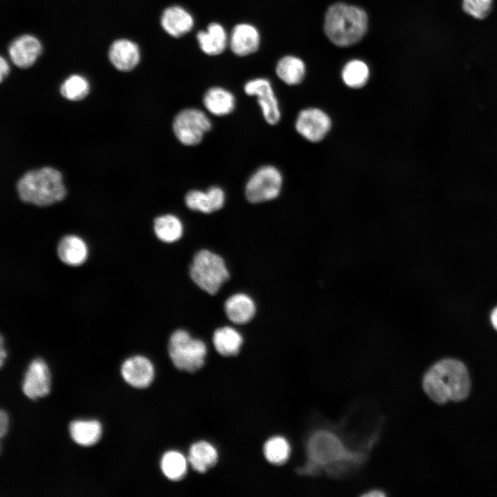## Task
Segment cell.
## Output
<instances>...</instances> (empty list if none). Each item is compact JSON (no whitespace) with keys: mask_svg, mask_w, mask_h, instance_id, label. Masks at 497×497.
Segmentation results:
<instances>
[{"mask_svg":"<svg viewBox=\"0 0 497 497\" xmlns=\"http://www.w3.org/2000/svg\"><path fill=\"white\" fill-rule=\"evenodd\" d=\"M422 386L434 402L444 404L449 400L465 399L469 391L470 381L465 366L454 359H445L434 364L425 373Z\"/></svg>","mask_w":497,"mask_h":497,"instance_id":"6da1fadb","label":"cell"},{"mask_svg":"<svg viewBox=\"0 0 497 497\" xmlns=\"http://www.w3.org/2000/svg\"><path fill=\"white\" fill-rule=\"evenodd\" d=\"M369 26L366 11L344 2L331 4L327 10L323 23L327 39L338 47H349L359 42Z\"/></svg>","mask_w":497,"mask_h":497,"instance_id":"7a4b0ae2","label":"cell"},{"mask_svg":"<svg viewBox=\"0 0 497 497\" xmlns=\"http://www.w3.org/2000/svg\"><path fill=\"white\" fill-rule=\"evenodd\" d=\"M20 199L38 206H47L64 199L66 190L61 173L46 166L26 173L17 183Z\"/></svg>","mask_w":497,"mask_h":497,"instance_id":"3957f363","label":"cell"},{"mask_svg":"<svg viewBox=\"0 0 497 497\" xmlns=\"http://www.w3.org/2000/svg\"><path fill=\"white\" fill-rule=\"evenodd\" d=\"M190 276L201 289L215 295L228 280L230 275L222 257L203 249L193 257L190 266Z\"/></svg>","mask_w":497,"mask_h":497,"instance_id":"277c9868","label":"cell"},{"mask_svg":"<svg viewBox=\"0 0 497 497\" xmlns=\"http://www.w3.org/2000/svg\"><path fill=\"white\" fill-rule=\"evenodd\" d=\"M168 351L177 369L194 373L204 366L207 348L202 340L193 338L185 330L178 329L169 338Z\"/></svg>","mask_w":497,"mask_h":497,"instance_id":"5b68a950","label":"cell"},{"mask_svg":"<svg viewBox=\"0 0 497 497\" xmlns=\"http://www.w3.org/2000/svg\"><path fill=\"white\" fill-rule=\"evenodd\" d=\"M307 453L310 460L320 466L351 459L355 455L349 452L340 440L327 431H318L311 436L307 443Z\"/></svg>","mask_w":497,"mask_h":497,"instance_id":"8992f818","label":"cell"},{"mask_svg":"<svg viewBox=\"0 0 497 497\" xmlns=\"http://www.w3.org/2000/svg\"><path fill=\"white\" fill-rule=\"evenodd\" d=\"M282 175L275 166L260 167L245 186V196L251 203H260L276 198L282 186Z\"/></svg>","mask_w":497,"mask_h":497,"instance_id":"52a82bcc","label":"cell"},{"mask_svg":"<svg viewBox=\"0 0 497 497\" xmlns=\"http://www.w3.org/2000/svg\"><path fill=\"white\" fill-rule=\"evenodd\" d=\"M211 127V121L208 116L201 110L193 108L179 112L173 122L175 137L186 146L199 144L204 134L209 131Z\"/></svg>","mask_w":497,"mask_h":497,"instance_id":"ba28073f","label":"cell"},{"mask_svg":"<svg viewBox=\"0 0 497 497\" xmlns=\"http://www.w3.org/2000/svg\"><path fill=\"white\" fill-rule=\"evenodd\" d=\"M331 120L322 110L307 108L298 115L295 123L297 132L305 139L318 142L323 139L330 130Z\"/></svg>","mask_w":497,"mask_h":497,"instance_id":"9c48e42d","label":"cell"},{"mask_svg":"<svg viewBox=\"0 0 497 497\" xmlns=\"http://www.w3.org/2000/svg\"><path fill=\"white\" fill-rule=\"evenodd\" d=\"M244 92L249 96H256L266 121L276 124L280 119L281 113L277 99L271 82L266 78H255L247 81Z\"/></svg>","mask_w":497,"mask_h":497,"instance_id":"30bf717a","label":"cell"},{"mask_svg":"<svg viewBox=\"0 0 497 497\" xmlns=\"http://www.w3.org/2000/svg\"><path fill=\"white\" fill-rule=\"evenodd\" d=\"M50 372L46 362L40 358L32 360L22 381L23 393L31 400L45 397L50 392Z\"/></svg>","mask_w":497,"mask_h":497,"instance_id":"8fae6325","label":"cell"},{"mask_svg":"<svg viewBox=\"0 0 497 497\" xmlns=\"http://www.w3.org/2000/svg\"><path fill=\"white\" fill-rule=\"evenodd\" d=\"M121 373L124 380L131 387L144 389L148 387L155 376V369L149 359L143 355L127 358L122 364Z\"/></svg>","mask_w":497,"mask_h":497,"instance_id":"7c38bea8","label":"cell"},{"mask_svg":"<svg viewBox=\"0 0 497 497\" xmlns=\"http://www.w3.org/2000/svg\"><path fill=\"white\" fill-rule=\"evenodd\" d=\"M260 44V35L253 25L242 23L235 25L228 36V46L237 56L244 57L255 52Z\"/></svg>","mask_w":497,"mask_h":497,"instance_id":"4fadbf2b","label":"cell"},{"mask_svg":"<svg viewBox=\"0 0 497 497\" xmlns=\"http://www.w3.org/2000/svg\"><path fill=\"white\" fill-rule=\"evenodd\" d=\"M186 206L195 211L211 213L221 209L225 202V193L219 186H213L206 191L191 190L184 197Z\"/></svg>","mask_w":497,"mask_h":497,"instance_id":"5bb4252c","label":"cell"},{"mask_svg":"<svg viewBox=\"0 0 497 497\" xmlns=\"http://www.w3.org/2000/svg\"><path fill=\"white\" fill-rule=\"evenodd\" d=\"M41 44L34 36L21 35L9 46L8 53L13 64L21 68L31 66L41 55Z\"/></svg>","mask_w":497,"mask_h":497,"instance_id":"9a60e30c","label":"cell"},{"mask_svg":"<svg viewBox=\"0 0 497 497\" xmlns=\"http://www.w3.org/2000/svg\"><path fill=\"white\" fill-rule=\"evenodd\" d=\"M160 23L168 35L175 38H179L192 30L194 26V19L184 8L173 5L168 6L163 11Z\"/></svg>","mask_w":497,"mask_h":497,"instance_id":"2e32d148","label":"cell"},{"mask_svg":"<svg viewBox=\"0 0 497 497\" xmlns=\"http://www.w3.org/2000/svg\"><path fill=\"white\" fill-rule=\"evenodd\" d=\"M108 57L111 64L120 71H130L139 62L138 46L128 39H117L110 46Z\"/></svg>","mask_w":497,"mask_h":497,"instance_id":"e0dca14e","label":"cell"},{"mask_svg":"<svg viewBox=\"0 0 497 497\" xmlns=\"http://www.w3.org/2000/svg\"><path fill=\"white\" fill-rule=\"evenodd\" d=\"M57 253L59 260L66 265L79 266L88 256V247L81 237L70 234L62 237L58 242Z\"/></svg>","mask_w":497,"mask_h":497,"instance_id":"ac0fdd59","label":"cell"},{"mask_svg":"<svg viewBox=\"0 0 497 497\" xmlns=\"http://www.w3.org/2000/svg\"><path fill=\"white\" fill-rule=\"evenodd\" d=\"M196 38L199 48L207 55H218L228 45V36L224 28L217 22L211 23L205 30L199 31Z\"/></svg>","mask_w":497,"mask_h":497,"instance_id":"d6986e66","label":"cell"},{"mask_svg":"<svg viewBox=\"0 0 497 497\" xmlns=\"http://www.w3.org/2000/svg\"><path fill=\"white\" fill-rule=\"evenodd\" d=\"M224 311L231 322L236 324H243L253 319L256 307L251 297L239 293L232 295L226 300Z\"/></svg>","mask_w":497,"mask_h":497,"instance_id":"ffe728a7","label":"cell"},{"mask_svg":"<svg viewBox=\"0 0 497 497\" xmlns=\"http://www.w3.org/2000/svg\"><path fill=\"white\" fill-rule=\"evenodd\" d=\"M203 104L212 115L224 116L230 114L235 108V99L233 93L218 86L210 88L204 94Z\"/></svg>","mask_w":497,"mask_h":497,"instance_id":"44dd1931","label":"cell"},{"mask_svg":"<svg viewBox=\"0 0 497 497\" xmlns=\"http://www.w3.org/2000/svg\"><path fill=\"white\" fill-rule=\"evenodd\" d=\"M187 460L195 471L204 474L216 465L218 454L214 446L202 440L191 446Z\"/></svg>","mask_w":497,"mask_h":497,"instance_id":"7402d4cb","label":"cell"},{"mask_svg":"<svg viewBox=\"0 0 497 497\" xmlns=\"http://www.w3.org/2000/svg\"><path fill=\"white\" fill-rule=\"evenodd\" d=\"M101 432V425L95 420H77L71 422L69 425L72 439L81 446L94 445L99 440Z\"/></svg>","mask_w":497,"mask_h":497,"instance_id":"603a6c76","label":"cell"},{"mask_svg":"<svg viewBox=\"0 0 497 497\" xmlns=\"http://www.w3.org/2000/svg\"><path fill=\"white\" fill-rule=\"evenodd\" d=\"M213 343L215 349L220 355L230 357L239 353L243 343V338L236 329L226 326L214 331Z\"/></svg>","mask_w":497,"mask_h":497,"instance_id":"cb8c5ba5","label":"cell"},{"mask_svg":"<svg viewBox=\"0 0 497 497\" xmlns=\"http://www.w3.org/2000/svg\"><path fill=\"white\" fill-rule=\"evenodd\" d=\"M275 73L286 84L298 85L305 77L306 66L300 58L293 55H286L277 61Z\"/></svg>","mask_w":497,"mask_h":497,"instance_id":"d4e9b609","label":"cell"},{"mask_svg":"<svg viewBox=\"0 0 497 497\" xmlns=\"http://www.w3.org/2000/svg\"><path fill=\"white\" fill-rule=\"evenodd\" d=\"M153 228L157 237L166 243L175 242L183 235V224L181 220L172 214L157 217L154 220Z\"/></svg>","mask_w":497,"mask_h":497,"instance_id":"484cf974","label":"cell"},{"mask_svg":"<svg viewBox=\"0 0 497 497\" xmlns=\"http://www.w3.org/2000/svg\"><path fill=\"white\" fill-rule=\"evenodd\" d=\"M368 65L360 59H351L344 66L341 76L344 84L351 88L363 87L369 79Z\"/></svg>","mask_w":497,"mask_h":497,"instance_id":"4316f807","label":"cell"},{"mask_svg":"<svg viewBox=\"0 0 497 497\" xmlns=\"http://www.w3.org/2000/svg\"><path fill=\"white\" fill-rule=\"evenodd\" d=\"M187 462L188 460L180 452L168 451L161 458V470L168 480L179 481L186 475Z\"/></svg>","mask_w":497,"mask_h":497,"instance_id":"83f0119b","label":"cell"},{"mask_svg":"<svg viewBox=\"0 0 497 497\" xmlns=\"http://www.w3.org/2000/svg\"><path fill=\"white\" fill-rule=\"evenodd\" d=\"M264 454L271 464L280 465L284 464L289 458L291 447L286 438L274 436L269 438L264 445Z\"/></svg>","mask_w":497,"mask_h":497,"instance_id":"f1b7e54d","label":"cell"},{"mask_svg":"<svg viewBox=\"0 0 497 497\" xmlns=\"http://www.w3.org/2000/svg\"><path fill=\"white\" fill-rule=\"evenodd\" d=\"M89 88V84L84 77L72 75L63 82L60 87V92L68 100L79 101L88 95Z\"/></svg>","mask_w":497,"mask_h":497,"instance_id":"f546056e","label":"cell"},{"mask_svg":"<svg viewBox=\"0 0 497 497\" xmlns=\"http://www.w3.org/2000/svg\"><path fill=\"white\" fill-rule=\"evenodd\" d=\"M493 0H462V8L469 15L477 19L488 16L492 8Z\"/></svg>","mask_w":497,"mask_h":497,"instance_id":"4dcf8cb0","label":"cell"},{"mask_svg":"<svg viewBox=\"0 0 497 497\" xmlns=\"http://www.w3.org/2000/svg\"><path fill=\"white\" fill-rule=\"evenodd\" d=\"M8 428V417L6 411H0V437L2 438L7 433Z\"/></svg>","mask_w":497,"mask_h":497,"instance_id":"1f68e13d","label":"cell"},{"mask_svg":"<svg viewBox=\"0 0 497 497\" xmlns=\"http://www.w3.org/2000/svg\"><path fill=\"white\" fill-rule=\"evenodd\" d=\"M9 71H10V68H9L8 64L3 58V57H1V59H0V80H1V81H2L3 78L8 75V74L9 73Z\"/></svg>","mask_w":497,"mask_h":497,"instance_id":"d6a6232c","label":"cell"},{"mask_svg":"<svg viewBox=\"0 0 497 497\" xmlns=\"http://www.w3.org/2000/svg\"><path fill=\"white\" fill-rule=\"evenodd\" d=\"M362 496H367V497H375V496L376 497V496L382 497V496H384L385 494L382 491L374 489V490L369 491L367 493L364 494Z\"/></svg>","mask_w":497,"mask_h":497,"instance_id":"836d02e7","label":"cell"},{"mask_svg":"<svg viewBox=\"0 0 497 497\" xmlns=\"http://www.w3.org/2000/svg\"><path fill=\"white\" fill-rule=\"evenodd\" d=\"M6 358V351L3 347V337H1V349H0V364L1 367L3 364L4 359Z\"/></svg>","mask_w":497,"mask_h":497,"instance_id":"e575fe53","label":"cell"},{"mask_svg":"<svg viewBox=\"0 0 497 497\" xmlns=\"http://www.w3.org/2000/svg\"><path fill=\"white\" fill-rule=\"evenodd\" d=\"M491 322L493 327L497 330V306L491 313Z\"/></svg>","mask_w":497,"mask_h":497,"instance_id":"d590c367","label":"cell"}]
</instances>
